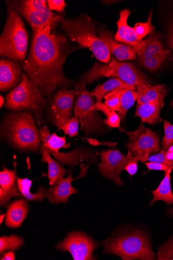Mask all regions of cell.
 <instances>
[{
    "instance_id": "cell-38",
    "label": "cell",
    "mask_w": 173,
    "mask_h": 260,
    "mask_svg": "<svg viewBox=\"0 0 173 260\" xmlns=\"http://www.w3.org/2000/svg\"><path fill=\"white\" fill-rule=\"evenodd\" d=\"M131 152L129 151L126 156L127 158V164L124 168V170L126 171L131 177L135 175L137 171V161L133 159L131 156Z\"/></svg>"
},
{
    "instance_id": "cell-16",
    "label": "cell",
    "mask_w": 173,
    "mask_h": 260,
    "mask_svg": "<svg viewBox=\"0 0 173 260\" xmlns=\"http://www.w3.org/2000/svg\"><path fill=\"white\" fill-rule=\"evenodd\" d=\"M97 32L98 38L106 43L111 54L114 55L118 60L123 61L138 59L133 47L115 41L113 38V33L110 30L100 26H98Z\"/></svg>"
},
{
    "instance_id": "cell-27",
    "label": "cell",
    "mask_w": 173,
    "mask_h": 260,
    "mask_svg": "<svg viewBox=\"0 0 173 260\" xmlns=\"http://www.w3.org/2000/svg\"><path fill=\"white\" fill-rule=\"evenodd\" d=\"M171 170L169 169L164 173V177L158 188L152 192L154 199L150 203L152 206L157 201H163L168 205L173 204V193L170 184V174Z\"/></svg>"
},
{
    "instance_id": "cell-39",
    "label": "cell",
    "mask_w": 173,
    "mask_h": 260,
    "mask_svg": "<svg viewBox=\"0 0 173 260\" xmlns=\"http://www.w3.org/2000/svg\"><path fill=\"white\" fill-rule=\"evenodd\" d=\"M48 7L49 10L55 11L61 13L64 11V8L66 7L64 0H48Z\"/></svg>"
},
{
    "instance_id": "cell-29",
    "label": "cell",
    "mask_w": 173,
    "mask_h": 260,
    "mask_svg": "<svg viewBox=\"0 0 173 260\" xmlns=\"http://www.w3.org/2000/svg\"><path fill=\"white\" fill-rule=\"evenodd\" d=\"M119 91L121 96V106L118 114L121 120L124 122L126 114L137 100L139 93L135 90L128 88H119Z\"/></svg>"
},
{
    "instance_id": "cell-34",
    "label": "cell",
    "mask_w": 173,
    "mask_h": 260,
    "mask_svg": "<svg viewBox=\"0 0 173 260\" xmlns=\"http://www.w3.org/2000/svg\"><path fill=\"white\" fill-rule=\"evenodd\" d=\"M157 255L158 260H173V235L158 248Z\"/></svg>"
},
{
    "instance_id": "cell-8",
    "label": "cell",
    "mask_w": 173,
    "mask_h": 260,
    "mask_svg": "<svg viewBox=\"0 0 173 260\" xmlns=\"http://www.w3.org/2000/svg\"><path fill=\"white\" fill-rule=\"evenodd\" d=\"M86 84L79 82L74 90L76 104L74 115L81 125L86 137L93 135H104L107 132L103 121L94 107V97L86 87Z\"/></svg>"
},
{
    "instance_id": "cell-19",
    "label": "cell",
    "mask_w": 173,
    "mask_h": 260,
    "mask_svg": "<svg viewBox=\"0 0 173 260\" xmlns=\"http://www.w3.org/2000/svg\"><path fill=\"white\" fill-rule=\"evenodd\" d=\"M21 67L18 62L9 59L0 60V90L7 91L21 81Z\"/></svg>"
},
{
    "instance_id": "cell-12",
    "label": "cell",
    "mask_w": 173,
    "mask_h": 260,
    "mask_svg": "<svg viewBox=\"0 0 173 260\" xmlns=\"http://www.w3.org/2000/svg\"><path fill=\"white\" fill-rule=\"evenodd\" d=\"M99 154L101 161L98 165V172L104 178L113 181L116 185H124V182L120 178V174L124 170L127 162L126 156L117 149L102 151Z\"/></svg>"
},
{
    "instance_id": "cell-36",
    "label": "cell",
    "mask_w": 173,
    "mask_h": 260,
    "mask_svg": "<svg viewBox=\"0 0 173 260\" xmlns=\"http://www.w3.org/2000/svg\"><path fill=\"white\" fill-rule=\"evenodd\" d=\"M105 105L112 110L118 112L121 106V96L119 88L107 93L105 97Z\"/></svg>"
},
{
    "instance_id": "cell-11",
    "label": "cell",
    "mask_w": 173,
    "mask_h": 260,
    "mask_svg": "<svg viewBox=\"0 0 173 260\" xmlns=\"http://www.w3.org/2000/svg\"><path fill=\"white\" fill-rule=\"evenodd\" d=\"M48 110V119L58 129L72 117L74 91L66 88L59 89L55 94Z\"/></svg>"
},
{
    "instance_id": "cell-15",
    "label": "cell",
    "mask_w": 173,
    "mask_h": 260,
    "mask_svg": "<svg viewBox=\"0 0 173 260\" xmlns=\"http://www.w3.org/2000/svg\"><path fill=\"white\" fill-rule=\"evenodd\" d=\"M134 49L138 59L153 57L173 59V53L164 44L160 31H155Z\"/></svg>"
},
{
    "instance_id": "cell-28",
    "label": "cell",
    "mask_w": 173,
    "mask_h": 260,
    "mask_svg": "<svg viewBox=\"0 0 173 260\" xmlns=\"http://www.w3.org/2000/svg\"><path fill=\"white\" fill-rule=\"evenodd\" d=\"M17 175L15 171H10L4 167L0 172V185L1 188L11 199L13 197H20L17 188Z\"/></svg>"
},
{
    "instance_id": "cell-45",
    "label": "cell",
    "mask_w": 173,
    "mask_h": 260,
    "mask_svg": "<svg viewBox=\"0 0 173 260\" xmlns=\"http://www.w3.org/2000/svg\"><path fill=\"white\" fill-rule=\"evenodd\" d=\"M166 216L168 218H173V206L167 208Z\"/></svg>"
},
{
    "instance_id": "cell-21",
    "label": "cell",
    "mask_w": 173,
    "mask_h": 260,
    "mask_svg": "<svg viewBox=\"0 0 173 260\" xmlns=\"http://www.w3.org/2000/svg\"><path fill=\"white\" fill-rule=\"evenodd\" d=\"M29 212V205L27 200L20 199L12 202L6 214L5 223L10 228H19Z\"/></svg>"
},
{
    "instance_id": "cell-5",
    "label": "cell",
    "mask_w": 173,
    "mask_h": 260,
    "mask_svg": "<svg viewBox=\"0 0 173 260\" xmlns=\"http://www.w3.org/2000/svg\"><path fill=\"white\" fill-rule=\"evenodd\" d=\"M28 36L24 23L18 14L8 7L7 18L0 37V55L17 62L25 59Z\"/></svg>"
},
{
    "instance_id": "cell-3",
    "label": "cell",
    "mask_w": 173,
    "mask_h": 260,
    "mask_svg": "<svg viewBox=\"0 0 173 260\" xmlns=\"http://www.w3.org/2000/svg\"><path fill=\"white\" fill-rule=\"evenodd\" d=\"M60 27L70 40L89 48L98 61L105 63L110 62L111 54L108 47L98 38L96 23L87 14L64 19Z\"/></svg>"
},
{
    "instance_id": "cell-9",
    "label": "cell",
    "mask_w": 173,
    "mask_h": 260,
    "mask_svg": "<svg viewBox=\"0 0 173 260\" xmlns=\"http://www.w3.org/2000/svg\"><path fill=\"white\" fill-rule=\"evenodd\" d=\"M119 128L129 136V141L125 146L132 155L148 157L158 153L162 150L159 135L142 124L133 132Z\"/></svg>"
},
{
    "instance_id": "cell-17",
    "label": "cell",
    "mask_w": 173,
    "mask_h": 260,
    "mask_svg": "<svg viewBox=\"0 0 173 260\" xmlns=\"http://www.w3.org/2000/svg\"><path fill=\"white\" fill-rule=\"evenodd\" d=\"M60 150H48L55 159L63 165L74 168L81 162L95 163L98 158L97 154L93 151L85 148H76L68 153L59 152Z\"/></svg>"
},
{
    "instance_id": "cell-47",
    "label": "cell",
    "mask_w": 173,
    "mask_h": 260,
    "mask_svg": "<svg viewBox=\"0 0 173 260\" xmlns=\"http://www.w3.org/2000/svg\"><path fill=\"white\" fill-rule=\"evenodd\" d=\"M5 99L4 98H3L2 96H0V107H1V108L3 107V106L5 104Z\"/></svg>"
},
{
    "instance_id": "cell-14",
    "label": "cell",
    "mask_w": 173,
    "mask_h": 260,
    "mask_svg": "<svg viewBox=\"0 0 173 260\" xmlns=\"http://www.w3.org/2000/svg\"><path fill=\"white\" fill-rule=\"evenodd\" d=\"M15 11L25 18L33 31L45 29L53 31L64 19L62 15L53 13L48 8L43 10L18 9Z\"/></svg>"
},
{
    "instance_id": "cell-37",
    "label": "cell",
    "mask_w": 173,
    "mask_h": 260,
    "mask_svg": "<svg viewBox=\"0 0 173 260\" xmlns=\"http://www.w3.org/2000/svg\"><path fill=\"white\" fill-rule=\"evenodd\" d=\"M163 128L164 136L161 142L162 149L167 150L173 145V124H171L169 121H163Z\"/></svg>"
},
{
    "instance_id": "cell-25",
    "label": "cell",
    "mask_w": 173,
    "mask_h": 260,
    "mask_svg": "<svg viewBox=\"0 0 173 260\" xmlns=\"http://www.w3.org/2000/svg\"><path fill=\"white\" fill-rule=\"evenodd\" d=\"M32 185V180L28 178H19L17 176V188L20 197L29 201L42 202L47 197L46 188L41 186L38 188L37 193L32 194L30 192Z\"/></svg>"
},
{
    "instance_id": "cell-30",
    "label": "cell",
    "mask_w": 173,
    "mask_h": 260,
    "mask_svg": "<svg viewBox=\"0 0 173 260\" xmlns=\"http://www.w3.org/2000/svg\"><path fill=\"white\" fill-rule=\"evenodd\" d=\"M94 107L96 111L103 112L107 117L103 120L104 124L108 128H119L120 124V117L115 111L108 107L102 103H95Z\"/></svg>"
},
{
    "instance_id": "cell-35",
    "label": "cell",
    "mask_w": 173,
    "mask_h": 260,
    "mask_svg": "<svg viewBox=\"0 0 173 260\" xmlns=\"http://www.w3.org/2000/svg\"><path fill=\"white\" fill-rule=\"evenodd\" d=\"M80 122L76 117H72L64 123L58 129L64 132L65 135L74 137L79 135Z\"/></svg>"
},
{
    "instance_id": "cell-1",
    "label": "cell",
    "mask_w": 173,
    "mask_h": 260,
    "mask_svg": "<svg viewBox=\"0 0 173 260\" xmlns=\"http://www.w3.org/2000/svg\"><path fill=\"white\" fill-rule=\"evenodd\" d=\"M71 52L66 37L45 29L33 31L28 57L22 69L46 99L57 89L73 82L65 76L63 65Z\"/></svg>"
},
{
    "instance_id": "cell-41",
    "label": "cell",
    "mask_w": 173,
    "mask_h": 260,
    "mask_svg": "<svg viewBox=\"0 0 173 260\" xmlns=\"http://www.w3.org/2000/svg\"><path fill=\"white\" fill-rule=\"evenodd\" d=\"M89 142V143L93 146H97L100 145H106L108 146H111L113 148H114V147L116 145V143H106V142H100L98 141L97 140L95 139H93L92 138H86Z\"/></svg>"
},
{
    "instance_id": "cell-46",
    "label": "cell",
    "mask_w": 173,
    "mask_h": 260,
    "mask_svg": "<svg viewBox=\"0 0 173 260\" xmlns=\"http://www.w3.org/2000/svg\"><path fill=\"white\" fill-rule=\"evenodd\" d=\"M120 2L119 1H102V3L104 4H105L106 5H109V6H111L112 5V4H115L117 3H119Z\"/></svg>"
},
{
    "instance_id": "cell-2",
    "label": "cell",
    "mask_w": 173,
    "mask_h": 260,
    "mask_svg": "<svg viewBox=\"0 0 173 260\" xmlns=\"http://www.w3.org/2000/svg\"><path fill=\"white\" fill-rule=\"evenodd\" d=\"M36 121L29 111L8 113L2 123L1 136L18 150L38 151L42 141Z\"/></svg>"
},
{
    "instance_id": "cell-20",
    "label": "cell",
    "mask_w": 173,
    "mask_h": 260,
    "mask_svg": "<svg viewBox=\"0 0 173 260\" xmlns=\"http://www.w3.org/2000/svg\"><path fill=\"white\" fill-rule=\"evenodd\" d=\"M130 14V9L119 12V19L117 22L118 30L114 39L118 42L127 44L135 48L141 41L134 28L128 25V19Z\"/></svg>"
},
{
    "instance_id": "cell-22",
    "label": "cell",
    "mask_w": 173,
    "mask_h": 260,
    "mask_svg": "<svg viewBox=\"0 0 173 260\" xmlns=\"http://www.w3.org/2000/svg\"><path fill=\"white\" fill-rule=\"evenodd\" d=\"M136 89L139 93L137 104L140 105L158 103L165 100L167 94L165 84L150 85Z\"/></svg>"
},
{
    "instance_id": "cell-40",
    "label": "cell",
    "mask_w": 173,
    "mask_h": 260,
    "mask_svg": "<svg viewBox=\"0 0 173 260\" xmlns=\"http://www.w3.org/2000/svg\"><path fill=\"white\" fill-rule=\"evenodd\" d=\"M146 166L149 171H159L167 172L170 168L167 165L158 162H146Z\"/></svg>"
},
{
    "instance_id": "cell-10",
    "label": "cell",
    "mask_w": 173,
    "mask_h": 260,
    "mask_svg": "<svg viewBox=\"0 0 173 260\" xmlns=\"http://www.w3.org/2000/svg\"><path fill=\"white\" fill-rule=\"evenodd\" d=\"M91 236L80 231L72 232L56 246L58 250L68 251L74 260L95 259L93 252L98 246Z\"/></svg>"
},
{
    "instance_id": "cell-7",
    "label": "cell",
    "mask_w": 173,
    "mask_h": 260,
    "mask_svg": "<svg viewBox=\"0 0 173 260\" xmlns=\"http://www.w3.org/2000/svg\"><path fill=\"white\" fill-rule=\"evenodd\" d=\"M47 102V99L24 74L19 85L7 94L5 107L14 112H31L41 125Z\"/></svg>"
},
{
    "instance_id": "cell-48",
    "label": "cell",
    "mask_w": 173,
    "mask_h": 260,
    "mask_svg": "<svg viewBox=\"0 0 173 260\" xmlns=\"http://www.w3.org/2000/svg\"><path fill=\"white\" fill-rule=\"evenodd\" d=\"M0 223H1V224H2L3 222V220L5 218H6V214H4V215H2L1 216V217H0Z\"/></svg>"
},
{
    "instance_id": "cell-4",
    "label": "cell",
    "mask_w": 173,
    "mask_h": 260,
    "mask_svg": "<svg viewBox=\"0 0 173 260\" xmlns=\"http://www.w3.org/2000/svg\"><path fill=\"white\" fill-rule=\"evenodd\" d=\"M102 245L105 253L116 255L123 260L157 259L150 239L142 231L136 230L113 235Z\"/></svg>"
},
{
    "instance_id": "cell-49",
    "label": "cell",
    "mask_w": 173,
    "mask_h": 260,
    "mask_svg": "<svg viewBox=\"0 0 173 260\" xmlns=\"http://www.w3.org/2000/svg\"><path fill=\"white\" fill-rule=\"evenodd\" d=\"M171 106L172 109H173V99H172V100L171 101Z\"/></svg>"
},
{
    "instance_id": "cell-33",
    "label": "cell",
    "mask_w": 173,
    "mask_h": 260,
    "mask_svg": "<svg viewBox=\"0 0 173 260\" xmlns=\"http://www.w3.org/2000/svg\"><path fill=\"white\" fill-rule=\"evenodd\" d=\"M153 15V10H152L147 21L145 22H137L133 28L141 41L143 40V39L146 36H149L155 32L156 27L153 26L152 23Z\"/></svg>"
},
{
    "instance_id": "cell-32",
    "label": "cell",
    "mask_w": 173,
    "mask_h": 260,
    "mask_svg": "<svg viewBox=\"0 0 173 260\" xmlns=\"http://www.w3.org/2000/svg\"><path fill=\"white\" fill-rule=\"evenodd\" d=\"M138 60L141 67L152 73L159 72L165 66L173 61V59L155 57L144 58Z\"/></svg>"
},
{
    "instance_id": "cell-42",
    "label": "cell",
    "mask_w": 173,
    "mask_h": 260,
    "mask_svg": "<svg viewBox=\"0 0 173 260\" xmlns=\"http://www.w3.org/2000/svg\"><path fill=\"white\" fill-rule=\"evenodd\" d=\"M166 157L168 161L169 168L173 171V145L166 151Z\"/></svg>"
},
{
    "instance_id": "cell-13",
    "label": "cell",
    "mask_w": 173,
    "mask_h": 260,
    "mask_svg": "<svg viewBox=\"0 0 173 260\" xmlns=\"http://www.w3.org/2000/svg\"><path fill=\"white\" fill-rule=\"evenodd\" d=\"M81 169L80 175L76 178H73V172L69 169L67 178L59 181L55 185L51 186L47 191V198L49 203L59 204H66L69 197L72 194H78V190L71 184L74 180L85 177L90 165L82 163L79 164Z\"/></svg>"
},
{
    "instance_id": "cell-23",
    "label": "cell",
    "mask_w": 173,
    "mask_h": 260,
    "mask_svg": "<svg viewBox=\"0 0 173 260\" xmlns=\"http://www.w3.org/2000/svg\"><path fill=\"white\" fill-rule=\"evenodd\" d=\"M165 100L157 104H137L134 116L141 118L142 123L155 125L159 122Z\"/></svg>"
},
{
    "instance_id": "cell-6",
    "label": "cell",
    "mask_w": 173,
    "mask_h": 260,
    "mask_svg": "<svg viewBox=\"0 0 173 260\" xmlns=\"http://www.w3.org/2000/svg\"><path fill=\"white\" fill-rule=\"evenodd\" d=\"M104 77L120 78L136 88L151 85L149 80L134 64L119 62L113 56L109 63L96 61L81 77L80 82L87 85Z\"/></svg>"
},
{
    "instance_id": "cell-31",
    "label": "cell",
    "mask_w": 173,
    "mask_h": 260,
    "mask_svg": "<svg viewBox=\"0 0 173 260\" xmlns=\"http://www.w3.org/2000/svg\"><path fill=\"white\" fill-rule=\"evenodd\" d=\"M24 240L16 235L3 236L0 238V254L1 256L6 252L16 251L23 245Z\"/></svg>"
},
{
    "instance_id": "cell-26",
    "label": "cell",
    "mask_w": 173,
    "mask_h": 260,
    "mask_svg": "<svg viewBox=\"0 0 173 260\" xmlns=\"http://www.w3.org/2000/svg\"><path fill=\"white\" fill-rule=\"evenodd\" d=\"M117 88H128L135 90L132 86L118 78L111 79L102 84L98 85L91 92V95L96 98L97 103H102L106 94Z\"/></svg>"
},
{
    "instance_id": "cell-24",
    "label": "cell",
    "mask_w": 173,
    "mask_h": 260,
    "mask_svg": "<svg viewBox=\"0 0 173 260\" xmlns=\"http://www.w3.org/2000/svg\"><path fill=\"white\" fill-rule=\"evenodd\" d=\"M41 162H46L48 166V178L51 186L55 185L59 181L64 178L68 171L54 159L47 151L42 152Z\"/></svg>"
},
{
    "instance_id": "cell-18",
    "label": "cell",
    "mask_w": 173,
    "mask_h": 260,
    "mask_svg": "<svg viewBox=\"0 0 173 260\" xmlns=\"http://www.w3.org/2000/svg\"><path fill=\"white\" fill-rule=\"evenodd\" d=\"M157 17L164 44L173 53V0L159 3Z\"/></svg>"
},
{
    "instance_id": "cell-44",
    "label": "cell",
    "mask_w": 173,
    "mask_h": 260,
    "mask_svg": "<svg viewBox=\"0 0 173 260\" xmlns=\"http://www.w3.org/2000/svg\"><path fill=\"white\" fill-rule=\"evenodd\" d=\"M2 260H14L15 259V256L14 251H9L5 254L3 257L1 258Z\"/></svg>"
},
{
    "instance_id": "cell-43",
    "label": "cell",
    "mask_w": 173,
    "mask_h": 260,
    "mask_svg": "<svg viewBox=\"0 0 173 260\" xmlns=\"http://www.w3.org/2000/svg\"><path fill=\"white\" fill-rule=\"evenodd\" d=\"M10 200L9 197L3 190V189L0 188V204H1V206H5Z\"/></svg>"
}]
</instances>
